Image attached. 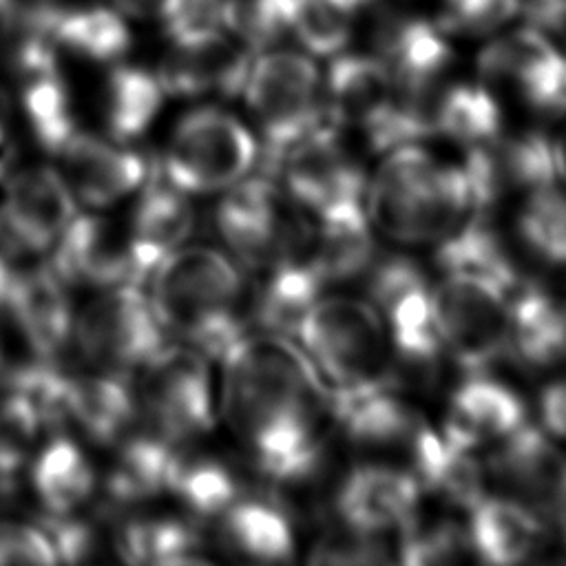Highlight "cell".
Here are the masks:
<instances>
[{"label": "cell", "instance_id": "ac0fdd59", "mask_svg": "<svg viewBox=\"0 0 566 566\" xmlns=\"http://www.w3.org/2000/svg\"><path fill=\"white\" fill-rule=\"evenodd\" d=\"M51 248V270L62 283L106 290L137 283L128 228L111 219L75 214Z\"/></svg>", "mask_w": 566, "mask_h": 566}, {"label": "cell", "instance_id": "ab89813d", "mask_svg": "<svg viewBox=\"0 0 566 566\" xmlns=\"http://www.w3.org/2000/svg\"><path fill=\"white\" fill-rule=\"evenodd\" d=\"M168 491L197 517L217 520L237 497L243 495L230 467L214 458H186L179 453Z\"/></svg>", "mask_w": 566, "mask_h": 566}, {"label": "cell", "instance_id": "f1b7e54d", "mask_svg": "<svg viewBox=\"0 0 566 566\" xmlns=\"http://www.w3.org/2000/svg\"><path fill=\"white\" fill-rule=\"evenodd\" d=\"M217 542L228 555L256 564H285L296 553L290 517L259 495L237 497L217 517Z\"/></svg>", "mask_w": 566, "mask_h": 566}, {"label": "cell", "instance_id": "603a6c76", "mask_svg": "<svg viewBox=\"0 0 566 566\" xmlns=\"http://www.w3.org/2000/svg\"><path fill=\"white\" fill-rule=\"evenodd\" d=\"M252 55L254 51L230 33L197 44H170L157 77L166 95L237 97Z\"/></svg>", "mask_w": 566, "mask_h": 566}, {"label": "cell", "instance_id": "d6986e66", "mask_svg": "<svg viewBox=\"0 0 566 566\" xmlns=\"http://www.w3.org/2000/svg\"><path fill=\"white\" fill-rule=\"evenodd\" d=\"M75 217V197L60 170L35 166L15 172L0 195V223L29 252L51 248Z\"/></svg>", "mask_w": 566, "mask_h": 566}, {"label": "cell", "instance_id": "b9f144b4", "mask_svg": "<svg viewBox=\"0 0 566 566\" xmlns=\"http://www.w3.org/2000/svg\"><path fill=\"white\" fill-rule=\"evenodd\" d=\"M398 535V559L411 566L455 564L473 557L467 526L449 520L422 522L416 515Z\"/></svg>", "mask_w": 566, "mask_h": 566}, {"label": "cell", "instance_id": "d4e9b609", "mask_svg": "<svg viewBox=\"0 0 566 566\" xmlns=\"http://www.w3.org/2000/svg\"><path fill=\"white\" fill-rule=\"evenodd\" d=\"M314 217L310 265L323 285L363 276L376 259V230L365 210V199L329 206Z\"/></svg>", "mask_w": 566, "mask_h": 566}, {"label": "cell", "instance_id": "277c9868", "mask_svg": "<svg viewBox=\"0 0 566 566\" xmlns=\"http://www.w3.org/2000/svg\"><path fill=\"white\" fill-rule=\"evenodd\" d=\"M332 394L389 382V340L369 301L318 296L292 338Z\"/></svg>", "mask_w": 566, "mask_h": 566}, {"label": "cell", "instance_id": "db71d44e", "mask_svg": "<svg viewBox=\"0 0 566 566\" xmlns=\"http://www.w3.org/2000/svg\"><path fill=\"white\" fill-rule=\"evenodd\" d=\"M7 119H9V95L0 86V177H2V172L7 168V164H9V159H7L9 148H7V135H4Z\"/></svg>", "mask_w": 566, "mask_h": 566}, {"label": "cell", "instance_id": "6da1fadb", "mask_svg": "<svg viewBox=\"0 0 566 566\" xmlns=\"http://www.w3.org/2000/svg\"><path fill=\"white\" fill-rule=\"evenodd\" d=\"M219 411L263 478L305 480L323 449L332 391L285 336L245 332L221 356Z\"/></svg>", "mask_w": 566, "mask_h": 566}, {"label": "cell", "instance_id": "ee69618b", "mask_svg": "<svg viewBox=\"0 0 566 566\" xmlns=\"http://www.w3.org/2000/svg\"><path fill=\"white\" fill-rule=\"evenodd\" d=\"M433 20L453 38H489L517 20V0H433Z\"/></svg>", "mask_w": 566, "mask_h": 566}, {"label": "cell", "instance_id": "f546056e", "mask_svg": "<svg viewBox=\"0 0 566 566\" xmlns=\"http://www.w3.org/2000/svg\"><path fill=\"white\" fill-rule=\"evenodd\" d=\"M407 453L420 489L440 495L449 504L469 511L486 493V471L475 462L473 451L453 444L427 422L413 436Z\"/></svg>", "mask_w": 566, "mask_h": 566}, {"label": "cell", "instance_id": "7dc6e473", "mask_svg": "<svg viewBox=\"0 0 566 566\" xmlns=\"http://www.w3.org/2000/svg\"><path fill=\"white\" fill-rule=\"evenodd\" d=\"M307 562L327 566H356V564H385L389 551L382 535L365 533L338 522L327 528L310 548Z\"/></svg>", "mask_w": 566, "mask_h": 566}, {"label": "cell", "instance_id": "7bdbcfd3", "mask_svg": "<svg viewBox=\"0 0 566 566\" xmlns=\"http://www.w3.org/2000/svg\"><path fill=\"white\" fill-rule=\"evenodd\" d=\"M294 0H228V33L250 51H263L290 38Z\"/></svg>", "mask_w": 566, "mask_h": 566}, {"label": "cell", "instance_id": "52a82bcc", "mask_svg": "<svg viewBox=\"0 0 566 566\" xmlns=\"http://www.w3.org/2000/svg\"><path fill=\"white\" fill-rule=\"evenodd\" d=\"M431 307L444 354L469 374L509 354L511 292L504 285L478 274L442 272L431 283Z\"/></svg>", "mask_w": 566, "mask_h": 566}, {"label": "cell", "instance_id": "30bf717a", "mask_svg": "<svg viewBox=\"0 0 566 566\" xmlns=\"http://www.w3.org/2000/svg\"><path fill=\"white\" fill-rule=\"evenodd\" d=\"M367 301L378 312L389 349L413 367H431L442 354L433 323L431 283L422 268L407 256H378L363 274Z\"/></svg>", "mask_w": 566, "mask_h": 566}, {"label": "cell", "instance_id": "2e32d148", "mask_svg": "<svg viewBox=\"0 0 566 566\" xmlns=\"http://www.w3.org/2000/svg\"><path fill=\"white\" fill-rule=\"evenodd\" d=\"M396 86L369 51L345 49L327 60L323 71V119L340 133L354 130L374 146Z\"/></svg>", "mask_w": 566, "mask_h": 566}, {"label": "cell", "instance_id": "f35d334b", "mask_svg": "<svg viewBox=\"0 0 566 566\" xmlns=\"http://www.w3.org/2000/svg\"><path fill=\"white\" fill-rule=\"evenodd\" d=\"M363 11L349 0H294L290 38L312 57H325L352 46Z\"/></svg>", "mask_w": 566, "mask_h": 566}, {"label": "cell", "instance_id": "681fc988", "mask_svg": "<svg viewBox=\"0 0 566 566\" xmlns=\"http://www.w3.org/2000/svg\"><path fill=\"white\" fill-rule=\"evenodd\" d=\"M40 528L46 535L57 562H82L95 546L93 531L84 522L73 520L71 513H49Z\"/></svg>", "mask_w": 566, "mask_h": 566}, {"label": "cell", "instance_id": "ffe728a7", "mask_svg": "<svg viewBox=\"0 0 566 566\" xmlns=\"http://www.w3.org/2000/svg\"><path fill=\"white\" fill-rule=\"evenodd\" d=\"M4 310L24 343L42 358L55 356L73 334V314L64 285L51 265L20 263L2 296Z\"/></svg>", "mask_w": 566, "mask_h": 566}, {"label": "cell", "instance_id": "cb8c5ba5", "mask_svg": "<svg viewBox=\"0 0 566 566\" xmlns=\"http://www.w3.org/2000/svg\"><path fill=\"white\" fill-rule=\"evenodd\" d=\"M332 416L345 438L360 449L407 451L422 416L394 389L391 380L347 394H332Z\"/></svg>", "mask_w": 566, "mask_h": 566}, {"label": "cell", "instance_id": "8fae6325", "mask_svg": "<svg viewBox=\"0 0 566 566\" xmlns=\"http://www.w3.org/2000/svg\"><path fill=\"white\" fill-rule=\"evenodd\" d=\"M73 336L91 363L111 371L144 365L164 345V327L135 285H115L93 298L75 318Z\"/></svg>", "mask_w": 566, "mask_h": 566}, {"label": "cell", "instance_id": "60d3db41", "mask_svg": "<svg viewBox=\"0 0 566 566\" xmlns=\"http://www.w3.org/2000/svg\"><path fill=\"white\" fill-rule=\"evenodd\" d=\"M517 234L537 259L566 265V190L557 181L520 199Z\"/></svg>", "mask_w": 566, "mask_h": 566}, {"label": "cell", "instance_id": "816d5d0a", "mask_svg": "<svg viewBox=\"0 0 566 566\" xmlns=\"http://www.w3.org/2000/svg\"><path fill=\"white\" fill-rule=\"evenodd\" d=\"M544 431L557 440H566V378L551 382L539 398Z\"/></svg>", "mask_w": 566, "mask_h": 566}, {"label": "cell", "instance_id": "83f0119b", "mask_svg": "<svg viewBox=\"0 0 566 566\" xmlns=\"http://www.w3.org/2000/svg\"><path fill=\"white\" fill-rule=\"evenodd\" d=\"M544 520L520 500L484 493L471 509L467 535L473 557L489 564H520L531 559L544 542Z\"/></svg>", "mask_w": 566, "mask_h": 566}, {"label": "cell", "instance_id": "9a60e30c", "mask_svg": "<svg viewBox=\"0 0 566 566\" xmlns=\"http://www.w3.org/2000/svg\"><path fill=\"white\" fill-rule=\"evenodd\" d=\"M467 153L462 170L478 206L491 210L504 199L555 184L553 142L539 130H504Z\"/></svg>", "mask_w": 566, "mask_h": 566}, {"label": "cell", "instance_id": "ba28073f", "mask_svg": "<svg viewBox=\"0 0 566 566\" xmlns=\"http://www.w3.org/2000/svg\"><path fill=\"white\" fill-rule=\"evenodd\" d=\"M475 69L493 93H511L539 113H566V49L555 35L509 24L484 40Z\"/></svg>", "mask_w": 566, "mask_h": 566}, {"label": "cell", "instance_id": "c3c4849f", "mask_svg": "<svg viewBox=\"0 0 566 566\" xmlns=\"http://www.w3.org/2000/svg\"><path fill=\"white\" fill-rule=\"evenodd\" d=\"M55 553L40 526L0 522V566L2 564H55Z\"/></svg>", "mask_w": 566, "mask_h": 566}, {"label": "cell", "instance_id": "9f6ffc18", "mask_svg": "<svg viewBox=\"0 0 566 566\" xmlns=\"http://www.w3.org/2000/svg\"><path fill=\"white\" fill-rule=\"evenodd\" d=\"M559 526H562L564 533H566V509H564V515H562V520H559Z\"/></svg>", "mask_w": 566, "mask_h": 566}, {"label": "cell", "instance_id": "4316f807", "mask_svg": "<svg viewBox=\"0 0 566 566\" xmlns=\"http://www.w3.org/2000/svg\"><path fill=\"white\" fill-rule=\"evenodd\" d=\"M27 15L51 38L57 49L91 62H113L133 44L126 18L115 7L51 2L33 4Z\"/></svg>", "mask_w": 566, "mask_h": 566}, {"label": "cell", "instance_id": "484cf974", "mask_svg": "<svg viewBox=\"0 0 566 566\" xmlns=\"http://www.w3.org/2000/svg\"><path fill=\"white\" fill-rule=\"evenodd\" d=\"M192 223L195 212L186 192L164 177L144 188L126 226L137 283L146 281L166 254L184 245Z\"/></svg>", "mask_w": 566, "mask_h": 566}, {"label": "cell", "instance_id": "7a4b0ae2", "mask_svg": "<svg viewBox=\"0 0 566 566\" xmlns=\"http://www.w3.org/2000/svg\"><path fill=\"white\" fill-rule=\"evenodd\" d=\"M475 208L462 166L438 161L420 142L385 150L365 186L374 230L400 245L431 248Z\"/></svg>", "mask_w": 566, "mask_h": 566}, {"label": "cell", "instance_id": "f907efd6", "mask_svg": "<svg viewBox=\"0 0 566 566\" xmlns=\"http://www.w3.org/2000/svg\"><path fill=\"white\" fill-rule=\"evenodd\" d=\"M517 18L557 38L566 31V0H517Z\"/></svg>", "mask_w": 566, "mask_h": 566}, {"label": "cell", "instance_id": "836d02e7", "mask_svg": "<svg viewBox=\"0 0 566 566\" xmlns=\"http://www.w3.org/2000/svg\"><path fill=\"white\" fill-rule=\"evenodd\" d=\"M502 108L495 93L478 82H442L433 95V135L460 144L464 150L502 133Z\"/></svg>", "mask_w": 566, "mask_h": 566}, {"label": "cell", "instance_id": "4fadbf2b", "mask_svg": "<svg viewBox=\"0 0 566 566\" xmlns=\"http://www.w3.org/2000/svg\"><path fill=\"white\" fill-rule=\"evenodd\" d=\"M484 471L504 486L506 495L526 504L544 522H557L566 509V455L551 436L531 424L493 444Z\"/></svg>", "mask_w": 566, "mask_h": 566}, {"label": "cell", "instance_id": "7402d4cb", "mask_svg": "<svg viewBox=\"0 0 566 566\" xmlns=\"http://www.w3.org/2000/svg\"><path fill=\"white\" fill-rule=\"evenodd\" d=\"M520 424H524L522 398L486 371H471L449 398L442 436L475 451L500 442Z\"/></svg>", "mask_w": 566, "mask_h": 566}, {"label": "cell", "instance_id": "6f0895ef", "mask_svg": "<svg viewBox=\"0 0 566 566\" xmlns=\"http://www.w3.org/2000/svg\"><path fill=\"white\" fill-rule=\"evenodd\" d=\"M0 367H2V354H0Z\"/></svg>", "mask_w": 566, "mask_h": 566}, {"label": "cell", "instance_id": "4dcf8cb0", "mask_svg": "<svg viewBox=\"0 0 566 566\" xmlns=\"http://www.w3.org/2000/svg\"><path fill=\"white\" fill-rule=\"evenodd\" d=\"M263 272L252 296V318L259 332L294 338L298 323L323 294L325 285L310 261H279Z\"/></svg>", "mask_w": 566, "mask_h": 566}, {"label": "cell", "instance_id": "1f68e13d", "mask_svg": "<svg viewBox=\"0 0 566 566\" xmlns=\"http://www.w3.org/2000/svg\"><path fill=\"white\" fill-rule=\"evenodd\" d=\"M179 444L146 427L137 436H124L113 469L106 475L111 500L126 504L148 500L168 491V482L179 458Z\"/></svg>", "mask_w": 566, "mask_h": 566}, {"label": "cell", "instance_id": "f6af8a7d", "mask_svg": "<svg viewBox=\"0 0 566 566\" xmlns=\"http://www.w3.org/2000/svg\"><path fill=\"white\" fill-rule=\"evenodd\" d=\"M40 431L42 427L31 407L15 394L7 391L0 400V495L15 489L18 471Z\"/></svg>", "mask_w": 566, "mask_h": 566}, {"label": "cell", "instance_id": "f5cc1de1", "mask_svg": "<svg viewBox=\"0 0 566 566\" xmlns=\"http://www.w3.org/2000/svg\"><path fill=\"white\" fill-rule=\"evenodd\" d=\"M172 0H113V7L124 18L135 20H159L166 15Z\"/></svg>", "mask_w": 566, "mask_h": 566}, {"label": "cell", "instance_id": "e0dca14e", "mask_svg": "<svg viewBox=\"0 0 566 566\" xmlns=\"http://www.w3.org/2000/svg\"><path fill=\"white\" fill-rule=\"evenodd\" d=\"M422 489L411 471L385 464H356L338 484L334 511L340 524L387 535L402 531L420 506Z\"/></svg>", "mask_w": 566, "mask_h": 566}, {"label": "cell", "instance_id": "d590c367", "mask_svg": "<svg viewBox=\"0 0 566 566\" xmlns=\"http://www.w3.org/2000/svg\"><path fill=\"white\" fill-rule=\"evenodd\" d=\"M31 478L49 513H73L88 500L95 486V473L88 460L66 438H57L42 449L33 462Z\"/></svg>", "mask_w": 566, "mask_h": 566}, {"label": "cell", "instance_id": "74e56055", "mask_svg": "<svg viewBox=\"0 0 566 566\" xmlns=\"http://www.w3.org/2000/svg\"><path fill=\"white\" fill-rule=\"evenodd\" d=\"M20 80V102L33 137L55 153L77 133L73 104L60 66L35 71Z\"/></svg>", "mask_w": 566, "mask_h": 566}, {"label": "cell", "instance_id": "5bb4252c", "mask_svg": "<svg viewBox=\"0 0 566 566\" xmlns=\"http://www.w3.org/2000/svg\"><path fill=\"white\" fill-rule=\"evenodd\" d=\"M369 53L387 71L394 86L409 93L433 91L444 82L453 60L451 38L433 15L411 9H387L376 15Z\"/></svg>", "mask_w": 566, "mask_h": 566}, {"label": "cell", "instance_id": "9c48e42d", "mask_svg": "<svg viewBox=\"0 0 566 566\" xmlns=\"http://www.w3.org/2000/svg\"><path fill=\"white\" fill-rule=\"evenodd\" d=\"M139 400L148 427L184 444L214 422L212 378L206 354L195 347L161 345L146 363Z\"/></svg>", "mask_w": 566, "mask_h": 566}, {"label": "cell", "instance_id": "5b68a950", "mask_svg": "<svg viewBox=\"0 0 566 566\" xmlns=\"http://www.w3.org/2000/svg\"><path fill=\"white\" fill-rule=\"evenodd\" d=\"M268 172L281 155L323 122V71L298 46H270L252 55L241 95Z\"/></svg>", "mask_w": 566, "mask_h": 566}, {"label": "cell", "instance_id": "3957f363", "mask_svg": "<svg viewBox=\"0 0 566 566\" xmlns=\"http://www.w3.org/2000/svg\"><path fill=\"white\" fill-rule=\"evenodd\" d=\"M150 279V305L164 329L190 347L219 358L243 336V279L239 265L206 245H179L166 254Z\"/></svg>", "mask_w": 566, "mask_h": 566}, {"label": "cell", "instance_id": "11a10c76", "mask_svg": "<svg viewBox=\"0 0 566 566\" xmlns=\"http://www.w3.org/2000/svg\"><path fill=\"white\" fill-rule=\"evenodd\" d=\"M553 159H555L557 179L566 181V130L553 142Z\"/></svg>", "mask_w": 566, "mask_h": 566}, {"label": "cell", "instance_id": "44dd1931", "mask_svg": "<svg viewBox=\"0 0 566 566\" xmlns=\"http://www.w3.org/2000/svg\"><path fill=\"white\" fill-rule=\"evenodd\" d=\"M60 175L73 197L93 208H104L137 190L146 179L142 155L124 148L119 142L77 130L60 150Z\"/></svg>", "mask_w": 566, "mask_h": 566}, {"label": "cell", "instance_id": "8992f818", "mask_svg": "<svg viewBox=\"0 0 566 566\" xmlns=\"http://www.w3.org/2000/svg\"><path fill=\"white\" fill-rule=\"evenodd\" d=\"M256 159L254 130L234 113L201 104L177 119L164 150L161 177L186 195L223 192L250 175Z\"/></svg>", "mask_w": 566, "mask_h": 566}, {"label": "cell", "instance_id": "7c38bea8", "mask_svg": "<svg viewBox=\"0 0 566 566\" xmlns=\"http://www.w3.org/2000/svg\"><path fill=\"white\" fill-rule=\"evenodd\" d=\"M274 172L281 175L287 197L312 214L349 199H365L367 177L343 133L325 119L281 155Z\"/></svg>", "mask_w": 566, "mask_h": 566}, {"label": "cell", "instance_id": "bcb514c9", "mask_svg": "<svg viewBox=\"0 0 566 566\" xmlns=\"http://www.w3.org/2000/svg\"><path fill=\"white\" fill-rule=\"evenodd\" d=\"M161 27L170 44H197L228 33V0H172Z\"/></svg>", "mask_w": 566, "mask_h": 566}, {"label": "cell", "instance_id": "e575fe53", "mask_svg": "<svg viewBox=\"0 0 566 566\" xmlns=\"http://www.w3.org/2000/svg\"><path fill=\"white\" fill-rule=\"evenodd\" d=\"M166 91L155 71L144 66H113L102 88V117L108 135L128 144L142 137L164 106Z\"/></svg>", "mask_w": 566, "mask_h": 566}, {"label": "cell", "instance_id": "8d00e7d4", "mask_svg": "<svg viewBox=\"0 0 566 566\" xmlns=\"http://www.w3.org/2000/svg\"><path fill=\"white\" fill-rule=\"evenodd\" d=\"M115 548L130 564L206 562L199 533L179 520H130L117 528Z\"/></svg>", "mask_w": 566, "mask_h": 566}, {"label": "cell", "instance_id": "d6a6232c", "mask_svg": "<svg viewBox=\"0 0 566 566\" xmlns=\"http://www.w3.org/2000/svg\"><path fill=\"white\" fill-rule=\"evenodd\" d=\"M135 396L119 371L69 378V420L97 442H119L135 420Z\"/></svg>", "mask_w": 566, "mask_h": 566}]
</instances>
